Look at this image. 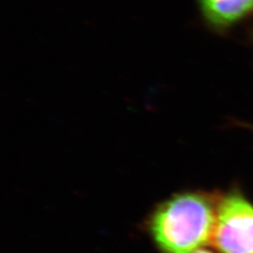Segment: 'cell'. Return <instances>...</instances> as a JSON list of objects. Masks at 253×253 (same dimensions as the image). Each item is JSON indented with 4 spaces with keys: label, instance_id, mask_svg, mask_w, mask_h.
<instances>
[{
    "label": "cell",
    "instance_id": "cell-1",
    "mask_svg": "<svg viewBox=\"0 0 253 253\" xmlns=\"http://www.w3.org/2000/svg\"><path fill=\"white\" fill-rule=\"evenodd\" d=\"M218 194L202 191L172 196L154 212L151 235L164 253H193L210 243Z\"/></svg>",
    "mask_w": 253,
    "mask_h": 253
},
{
    "label": "cell",
    "instance_id": "cell-2",
    "mask_svg": "<svg viewBox=\"0 0 253 253\" xmlns=\"http://www.w3.org/2000/svg\"><path fill=\"white\" fill-rule=\"evenodd\" d=\"M210 243L218 253H253V203L238 186L218 194Z\"/></svg>",
    "mask_w": 253,
    "mask_h": 253
},
{
    "label": "cell",
    "instance_id": "cell-3",
    "mask_svg": "<svg viewBox=\"0 0 253 253\" xmlns=\"http://www.w3.org/2000/svg\"><path fill=\"white\" fill-rule=\"evenodd\" d=\"M197 1L206 24L218 33H225L253 15V0Z\"/></svg>",
    "mask_w": 253,
    "mask_h": 253
},
{
    "label": "cell",
    "instance_id": "cell-4",
    "mask_svg": "<svg viewBox=\"0 0 253 253\" xmlns=\"http://www.w3.org/2000/svg\"><path fill=\"white\" fill-rule=\"evenodd\" d=\"M193 253H213L212 252H210V251H208V250H203V249H200L198 251H196V252H194Z\"/></svg>",
    "mask_w": 253,
    "mask_h": 253
},
{
    "label": "cell",
    "instance_id": "cell-5",
    "mask_svg": "<svg viewBox=\"0 0 253 253\" xmlns=\"http://www.w3.org/2000/svg\"><path fill=\"white\" fill-rule=\"evenodd\" d=\"M249 127H253V126H249Z\"/></svg>",
    "mask_w": 253,
    "mask_h": 253
}]
</instances>
